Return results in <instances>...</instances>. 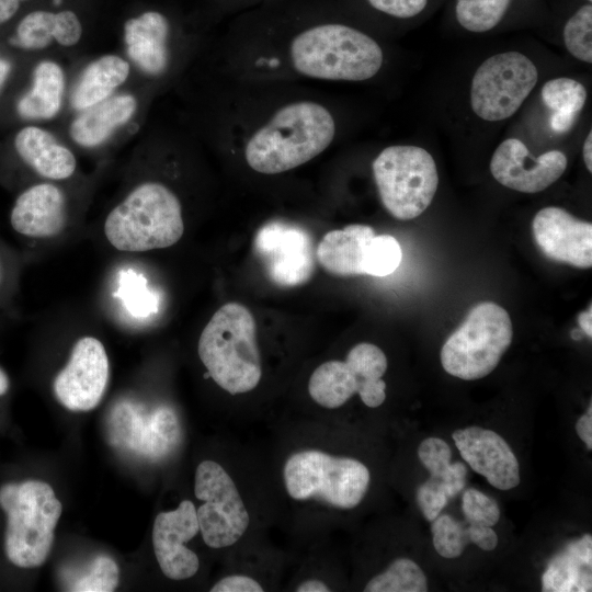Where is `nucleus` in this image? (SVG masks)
I'll return each mask as SVG.
<instances>
[{
	"mask_svg": "<svg viewBox=\"0 0 592 592\" xmlns=\"http://www.w3.org/2000/svg\"><path fill=\"white\" fill-rule=\"evenodd\" d=\"M511 0H457L458 23L470 32H487L503 18Z\"/></svg>",
	"mask_w": 592,
	"mask_h": 592,
	"instance_id": "c756f323",
	"label": "nucleus"
},
{
	"mask_svg": "<svg viewBox=\"0 0 592 592\" xmlns=\"http://www.w3.org/2000/svg\"><path fill=\"white\" fill-rule=\"evenodd\" d=\"M567 163V157L559 150H549L533 158L520 139L509 138L496 149L490 171L505 187L522 193H537L556 182Z\"/></svg>",
	"mask_w": 592,
	"mask_h": 592,
	"instance_id": "dca6fc26",
	"label": "nucleus"
},
{
	"mask_svg": "<svg viewBox=\"0 0 592 592\" xmlns=\"http://www.w3.org/2000/svg\"><path fill=\"white\" fill-rule=\"evenodd\" d=\"M109 374V357L102 342L94 337H82L75 343L66 366L55 377V396L68 410H92L104 395Z\"/></svg>",
	"mask_w": 592,
	"mask_h": 592,
	"instance_id": "4468645a",
	"label": "nucleus"
},
{
	"mask_svg": "<svg viewBox=\"0 0 592 592\" xmlns=\"http://www.w3.org/2000/svg\"><path fill=\"white\" fill-rule=\"evenodd\" d=\"M20 7L19 0H0V25L9 21Z\"/></svg>",
	"mask_w": 592,
	"mask_h": 592,
	"instance_id": "37998d69",
	"label": "nucleus"
},
{
	"mask_svg": "<svg viewBox=\"0 0 592 592\" xmlns=\"http://www.w3.org/2000/svg\"><path fill=\"white\" fill-rule=\"evenodd\" d=\"M265 590V584L258 578L241 571L224 576L209 589L210 592H262Z\"/></svg>",
	"mask_w": 592,
	"mask_h": 592,
	"instance_id": "4c0bfd02",
	"label": "nucleus"
},
{
	"mask_svg": "<svg viewBox=\"0 0 592 592\" xmlns=\"http://www.w3.org/2000/svg\"><path fill=\"white\" fill-rule=\"evenodd\" d=\"M463 513L468 524L492 526L500 519L498 503L477 489H467L463 494Z\"/></svg>",
	"mask_w": 592,
	"mask_h": 592,
	"instance_id": "f704fd0d",
	"label": "nucleus"
},
{
	"mask_svg": "<svg viewBox=\"0 0 592 592\" xmlns=\"http://www.w3.org/2000/svg\"><path fill=\"white\" fill-rule=\"evenodd\" d=\"M508 311L492 301L476 305L441 350L443 368L452 376L475 380L489 375L512 341Z\"/></svg>",
	"mask_w": 592,
	"mask_h": 592,
	"instance_id": "6e6552de",
	"label": "nucleus"
},
{
	"mask_svg": "<svg viewBox=\"0 0 592 592\" xmlns=\"http://www.w3.org/2000/svg\"><path fill=\"white\" fill-rule=\"evenodd\" d=\"M533 236L548 259L580 269L592 265V225L566 209L548 206L534 217Z\"/></svg>",
	"mask_w": 592,
	"mask_h": 592,
	"instance_id": "f3484780",
	"label": "nucleus"
},
{
	"mask_svg": "<svg viewBox=\"0 0 592 592\" xmlns=\"http://www.w3.org/2000/svg\"><path fill=\"white\" fill-rule=\"evenodd\" d=\"M119 571L116 562L109 556H98L84 573L73 579L69 585L75 592H111L118 584Z\"/></svg>",
	"mask_w": 592,
	"mask_h": 592,
	"instance_id": "473e14b6",
	"label": "nucleus"
},
{
	"mask_svg": "<svg viewBox=\"0 0 592 592\" xmlns=\"http://www.w3.org/2000/svg\"><path fill=\"white\" fill-rule=\"evenodd\" d=\"M137 106L138 101L135 95L113 94L80 111L70 124V136L83 148L99 147L134 116Z\"/></svg>",
	"mask_w": 592,
	"mask_h": 592,
	"instance_id": "412c9836",
	"label": "nucleus"
},
{
	"mask_svg": "<svg viewBox=\"0 0 592 592\" xmlns=\"http://www.w3.org/2000/svg\"><path fill=\"white\" fill-rule=\"evenodd\" d=\"M332 113L321 103L301 100L276 109L248 133L247 164L263 174L295 169L323 152L335 136Z\"/></svg>",
	"mask_w": 592,
	"mask_h": 592,
	"instance_id": "f03ea898",
	"label": "nucleus"
},
{
	"mask_svg": "<svg viewBox=\"0 0 592 592\" xmlns=\"http://www.w3.org/2000/svg\"><path fill=\"white\" fill-rule=\"evenodd\" d=\"M583 160L589 172H592V132L590 130L583 144Z\"/></svg>",
	"mask_w": 592,
	"mask_h": 592,
	"instance_id": "a18cd8bd",
	"label": "nucleus"
},
{
	"mask_svg": "<svg viewBox=\"0 0 592 592\" xmlns=\"http://www.w3.org/2000/svg\"><path fill=\"white\" fill-rule=\"evenodd\" d=\"M19 1H21V0H19Z\"/></svg>",
	"mask_w": 592,
	"mask_h": 592,
	"instance_id": "8fccbe9b",
	"label": "nucleus"
},
{
	"mask_svg": "<svg viewBox=\"0 0 592 592\" xmlns=\"http://www.w3.org/2000/svg\"><path fill=\"white\" fill-rule=\"evenodd\" d=\"M194 496L200 534L212 549L239 544L248 534L252 513L243 487L221 463L202 460L194 474Z\"/></svg>",
	"mask_w": 592,
	"mask_h": 592,
	"instance_id": "0eeeda50",
	"label": "nucleus"
},
{
	"mask_svg": "<svg viewBox=\"0 0 592 592\" xmlns=\"http://www.w3.org/2000/svg\"><path fill=\"white\" fill-rule=\"evenodd\" d=\"M10 221L21 235L41 239L56 237L67 223L66 196L53 183L32 185L16 198Z\"/></svg>",
	"mask_w": 592,
	"mask_h": 592,
	"instance_id": "6ab92c4d",
	"label": "nucleus"
},
{
	"mask_svg": "<svg viewBox=\"0 0 592 592\" xmlns=\"http://www.w3.org/2000/svg\"><path fill=\"white\" fill-rule=\"evenodd\" d=\"M375 235L371 226L361 224L331 230L319 242L316 259L332 275L364 274L367 246Z\"/></svg>",
	"mask_w": 592,
	"mask_h": 592,
	"instance_id": "5701e85b",
	"label": "nucleus"
},
{
	"mask_svg": "<svg viewBox=\"0 0 592 592\" xmlns=\"http://www.w3.org/2000/svg\"><path fill=\"white\" fill-rule=\"evenodd\" d=\"M453 440L463 459L494 488L509 490L519 485V462L509 444L498 433L469 426L456 430Z\"/></svg>",
	"mask_w": 592,
	"mask_h": 592,
	"instance_id": "a211bd4d",
	"label": "nucleus"
},
{
	"mask_svg": "<svg viewBox=\"0 0 592 592\" xmlns=\"http://www.w3.org/2000/svg\"><path fill=\"white\" fill-rule=\"evenodd\" d=\"M254 251L269 278L281 287L307 283L315 272L312 240L306 229L283 221H272L259 229Z\"/></svg>",
	"mask_w": 592,
	"mask_h": 592,
	"instance_id": "ddd939ff",
	"label": "nucleus"
},
{
	"mask_svg": "<svg viewBox=\"0 0 592 592\" xmlns=\"http://www.w3.org/2000/svg\"><path fill=\"white\" fill-rule=\"evenodd\" d=\"M82 31L81 22L73 11L38 10L30 12L20 21L13 43L30 50L46 48L53 42L72 47L80 42Z\"/></svg>",
	"mask_w": 592,
	"mask_h": 592,
	"instance_id": "b1692460",
	"label": "nucleus"
},
{
	"mask_svg": "<svg viewBox=\"0 0 592 592\" xmlns=\"http://www.w3.org/2000/svg\"><path fill=\"white\" fill-rule=\"evenodd\" d=\"M10 71L11 64L5 59H0V90L2 89Z\"/></svg>",
	"mask_w": 592,
	"mask_h": 592,
	"instance_id": "49530a36",
	"label": "nucleus"
},
{
	"mask_svg": "<svg viewBox=\"0 0 592 592\" xmlns=\"http://www.w3.org/2000/svg\"><path fill=\"white\" fill-rule=\"evenodd\" d=\"M466 474L467 469L465 465L459 462L451 463L444 476L441 479L435 480H437L442 485L451 499L464 489L466 482Z\"/></svg>",
	"mask_w": 592,
	"mask_h": 592,
	"instance_id": "ea45409f",
	"label": "nucleus"
},
{
	"mask_svg": "<svg viewBox=\"0 0 592 592\" xmlns=\"http://www.w3.org/2000/svg\"><path fill=\"white\" fill-rule=\"evenodd\" d=\"M368 2L373 8L388 15L408 19L422 12L428 0H368Z\"/></svg>",
	"mask_w": 592,
	"mask_h": 592,
	"instance_id": "58836bf2",
	"label": "nucleus"
},
{
	"mask_svg": "<svg viewBox=\"0 0 592 592\" xmlns=\"http://www.w3.org/2000/svg\"><path fill=\"white\" fill-rule=\"evenodd\" d=\"M431 532L434 548L444 558L459 557L469 542L466 527L451 515L434 519Z\"/></svg>",
	"mask_w": 592,
	"mask_h": 592,
	"instance_id": "72a5a7b5",
	"label": "nucleus"
},
{
	"mask_svg": "<svg viewBox=\"0 0 592 592\" xmlns=\"http://www.w3.org/2000/svg\"><path fill=\"white\" fill-rule=\"evenodd\" d=\"M388 367L382 349L368 342L354 345L345 360H329L311 373L307 391L322 410L342 408L355 395L368 408H377L386 400L383 379Z\"/></svg>",
	"mask_w": 592,
	"mask_h": 592,
	"instance_id": "1a4fd4ad",
	"label": "nucleus"
},
{
	"mask_svg": "<svg viewBox=\"0 0 592 592\" xmlns=\"http://www.w3.org/2000/svg\"><path fill=\"white\" fill-rule=\"evenodd\" d=\"M66 89L62 67L43 60L33 70L32 86L18 102V113L29 119H52L60 111Z\"/></svg>",
	"mask_w": 592,
	"mask_h": 592,
	"instance_id": "bb28decb",
	"label": "nucleus"
},
{
	"mask_svg": "<svg viewBox=\"0 0 592 592\" xmlns=\"http://www.w3.org/2000/svg\"><path fill=\"white\" fill-rule=\"evenodd\" d=\"M592 537L583 535L565 547L542 576L543 591L587 592L592 587Z\"/></svg>",
	"mask_w": 592,
	"mask_h": 592,
	"instance_id": "393cba45",
	"label": "nucleus"
},
{
	"mask_svg": "<svg viewBox=\"0 0 592 592\" xmlns=\"http://www.w3.org/2000/svg\"><path fill=\"white\" fill-rule=\"evenodd\" d=\"M538 73L533 61L517 52L487 58L476 70L470 104L477 116L497 122L512 116L532 92Z\"/></svg>",
	"mask_w": 592,
	"mask_h": 592,
	"instance_id": "9b49d317",
	"label": "nucleus"
},
{
	"mask_svg": "<svg viewBox=\"0 0 592 592\" xmlns=\"http://www.w3.org/2000/svg\"><path fill=\"white\" fill-rule=\"evenodd\" d=\"M278 470L281 488L292 503L323 511L355 509L371 485V471L363 462L332 452L321 439L289 447Z\"/></svg>",
	"mask_w": 592,
	"mask_h": 592,
	"instance_id": "f257e3e1",
	"label": "nucleus"
},
{
	"mask_svg": "<svg viewBox=\"0 0 592 592\" xmlns=\"http://www.w3.org/2000/svg\"><path fill=\"white\" fill-rule=\"evenodd\" d=\"M589 2H591L592 0H588Z\"/></svg>",
	"mask_w": 592,
	"mask_h": 592,
	"instance_id": "09e8293b",
	"label": "nucleus"
},
{
	"mask_svg": "<svg viewBox=\"0 0 592 592\" xmlns=\"http://www.w3.org/2000/svg\"><path fill=\"white\" fill-rule=\"evenodd\" d=\"M366 592H425L426 577L411 559H395L383 572L374 576L364 587Z\"/></svg>",
	"mask_w": 592,
	"mask_h": 592,
	"instance_id": "c85d7f7f",
	"label": "nucleus"
},
{
	"mask_svg": "<svg viewBox=\"0 0 592 592\" xmlns=\"http://www.w3.org/2000/svg\"><path fill=\"white\" fill-rule=\"evenodd\" d=\"M184 232L182 205L167 185L135 186L106 216L104 234L116 250L145 252L177 243Z\"/></svg>",
	"mask_w": 592,
	"mask_h": 592,
	"instance_id": "39448f33",
	"label": "nucleus"
},
{
	"mask_svg": "<svg viewBox=\"0 0 592 592\" xmlns=\"http://www.w3.org/2000/svg\"><path fill=\"white\" fill-rule=\"evenodd\" d=\"M578 436L585 443L588 449L592 448V405L576 423Z\"/></svg>",
	"mask_w": 592,
	"mask_h": 592,
	"instance_id": "79ce46f5",
	"label": "nucleus"
},
{
	"mask_svg": "<svg viewBox=\"0 0 592 592\" xmlns=\"http://www.w3.org/2000/svg\"><path fill=\"white\" fill-rule=\"evenodd\" d=\"M9 388V379L5 373L0 368V396L4 395Z\"/></svg>",
	"mask_w": 592,
	"mask_h": 592,
	"instance_id": "de8ad7c7",
	"label": "nucleus"
},
{
	"mask_svg": "<svg viewBox=\"0 0 592 592\" xmlns=\"http://www.w3.org/2000/svg\"><path fill=\"white\" fill-rule=\"evenodd\" d=\"M544 104L553 111L550 127L556 133H566L574 124L587 101V90L570 78H555L542 89Z\"/></svg>",
	"mask_w": 592,
	"mask_h": 592,
	"instance_id": "cd10ccee",
	"label": "nucleus"
},
{
	"mask_svg": "<svg viewBox=\"0 0 592 592\" xmlns=\"http://www.w3.org/2000/svg\"><path fill=\"white\" fill-rule=\"evenodd\" d=\"M109 423L114 445L150 460L171 452L180 434L178 417L167 406L147 413L134 402L121 401L113 407Z\"/></svg>",
	"mask_w": 592,
	"mask_h": 592,
	"instance_id": "f8f14e48",
	"label": "nucleus"
},
{
	"mask_svg": "<svg viewBox=\"0 0 592 592\" xmlns=\"http://www.w3.org/2000/svg\"><path fill=\"white\" fill-rule=\"evenodd\" d=\"M200 533L195 504L182 500L170 511L157 514L152 526V547L162 573L171 580L194 577L198 556L185 544Z\"/></svg>",
	"mask_w": 592,
	"mask_h": 592,
	"instance_id": "2eb2a0df",
	"label": "nucleus"
},
{
	"mask_svg": "<svg viewBox=\"0 0 592 592\" xmlns=\"http://www.w3.org/2000/svg\"><path fill=\"white\" fill-rule=\"evenodd\" d=\"M129 62L117 55L91 61L80 75L70 95L72 109L80 112L113 95L128 78Z\"/></svg>",
	"mask_w": 592,
	"mask_h": 592,
	"instance_id": "a878e982",
	"label": "nucleus"
},
{
	"mask_svg": "<svg viewBox=\"0 0 592 592\" xmlns=\"http://www.w3.org/2000/svg\"><path fill=\"white\" fill-rule=\"evenodd\" d=\"M124 42L128 58L145 75L159 77L171 62L170 24L157 11L132 18L124 25Z\"/></svg>",
	"mask_w": 592,
	"mask_h": 592,
	"instance_id": "aec40b11",
	"label": "nucleus"
},
{
	"mask_svg": "<svg viewBox=\"0 0 592 592\" xmlns=\"http://www.w3.org/2000/svg\"><path fill=\"white\" fill-rule=\"evenodd\" d=\"M14 147L20 158L37 174L48 180H66L77 167L73 152L48 130L26 126L18 132Z\"/></svg>",
	"mask_w": 592,
	"mask_h": 592,
	"instance_id": "4be33fe9",
	"label": "nucleus"
},
{
	"mask_svg": "<svg viewBox=\"0 0 592 592\" xmlns=\"http://www.w3.org/2000/svg\"><path fill=\"white\" fill-rule=\"evenodd\" d=\"M402 251L396 238L389 235L374 236L366 250L364 274L384 277L397 270Z\"/></svg>",
	"mask_w": 592,
	"mask_h": 592,
	"instance_id": "7c9ffc66",
	"label": "nucleus"
},
{
	"mask_svg": "<svg viewBox=\"0 0 592 592\" xmlns=\"http://www.w3.org/2000/svg\"><path fill=\"white\" fill-rule=\"evenodd\" d=\"M418 456L431 478L441 479L451 465L452 451L444 440L428 437L419 445Z\"/></svg>",
	"mask_w": 592,
	"mask_h": 592,
	"instance_id": "c9c22d12",
	"label": "nucleus"
},
{
	"mask_svg": "<svg viewBox=\"0 0 592 592\" xmlns=\"http://www.w3.org/2000/svg\"><path fill=\"white\" fill-rule=\"evenodd\" d=\"M469 542L479 548L490 551L498 545V535L491 526L481 524H468L466 527Z\"/></svg>",
	"mask_w": 592,
	"mask_h": 592,
	"instance_id": "a19ab883",
	"label": "nucleus"
},
{
	"mask_svg": "<svg viewBox=\"0 0 592 592\" xmlns=\"http://www.w3.org/2000/svg\"><path fill=\"white\" fill-rule=\"evenodd\" d=\"M7 514L4 549L20 568H36L47 559L62 506L53 488L42 480L10 482L0 488Z\"/></svg>",
	"mask_w": 592,
	"mask_h": 592,
	"instance_id": "423d86ee",
	"label": "nucleus"
},
{
	"mask_svg": "<svg viewBox=\"0 0 592 592\" xmlns=\"http://www.w3.org/2000/svg\"><path fill=\"white\" fill-rule=\"evenodd\" d=\"M197 353L208 376L231 396L254 390L262 378V357L252 312L242 304L223 305L204 327Z\"/></svg>",
	"mask_w": 592,
	"mask_h": 592,
	"instance_id": "20e7f679",
	"label": "nucleus"
},
{
	"mask_svg": "<svg viewBox=\"0 0 592 592\" xmlns=\"http://www.w3.org/2000/svg\"><path fill=\"white\" fill-rule=\"evenodd\" d=\"M563 42L576 58L592 62V5L581 7L563 27Z\"/></svg>",
	"mask_w": 592,
	"mask_h": 592,
	"instance_id": "2f4dec72",
	"label": "nucleus"
},
{
	"mask_svg": "<svg viewBox=\"0 0 592 592\" xmlns=\"http://www.w3.org/2000/svg\"><path fill=\"white\" fill-rule=\"evenodd\" d=\"M592 307L589 306V308L581 312L578 317V322L581 328V330L589 337H592Z\"/></svg>",
	"mask_w": 592,
	"mask_h": 592,
	"instance_id": "c03bdc74",
	"label": "nucleus"
},
{
	"mask_svg": "<svg viewBox=\"0 0 592 592\" xmlns=\"http://www.w3.org/2000/svg\"><path fill=\"white\" fill-rule=\"evenodd\" d=\"M373 174L383 205L400 220L421 215L430 206L439 184L433 157L412 145L385 148L373 162Z\"/></svg>",
	"mask_w": 592,
	"mask_h": 592,
	"instance_id": "9d476101",
	"label": "nucleus"
},
{
	"mask_svg": "<svg viewBox=\"0 0 592 592\" xmlns=\"http://www.w3.org/2000/svg\"><path fill=\"white\" fill-rule=\"evenodd\" d=\"M291 69L327 81H364L380 70L384 54L377 42L354 27L326 23L295 35L287 49Z\"/></svg>",
	"mask_w": 592,
	"mask_h": 592,
	"instance_id": "7ed1b4c3",
	"label": "nucleus"
},
{
	"mask_svg": "<svg viewBox=\"0 0 592 592\" xmlns=\"http://www.w3.org/2000/svg\"><path fill=\"white\" fill-rule=\"evenodd\" d=\"M449 497L442 485L430 477L417 491V502L428 521L436 519L448 502Z\"/></svg>",
	"mask_w": 592,
	"mask_h": 592,
	"instance_id": "e433bc0d",
	"label": "nucleus"
}]
</instances>
